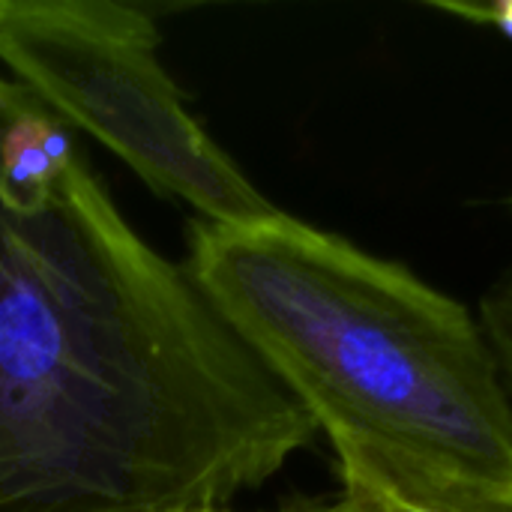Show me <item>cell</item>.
I'll return each instance as SVG.
<instances>
[{
    "instance_id": "6",
    "label": "cell",
    "mask_w": 512,
    "mask_h": 512,
    "mask_svg": "<svg viewBox=\"0 0 512 512\" xmlns=\"http://www.w3.org/2000/svg\"><path fill=\"white\" fill-rule=\"evenodd\" d=\"M267 512H339L336 498L333 501H321V498H294V501H285L282 507Z\"/></svg>"
},
{
    "instance_id": "3",
    "label": "cell",
    "mask_w": 512,
    "mask_h": 512,
    "mask_svg": "<svg viewBox=\"0 0 512 512\" xmlns=\"http://www.w3.org/2000/svg\"><path fill=\"white\" fill-rule=\"evenodd\" d=\"M156 21L111 0H0V69L69 132L210 225L279 207L192 114L159 57Z\"/></svg>"
},
{
    "instance_id": "2",
    "label": "cell",
    "mask_w": 512,
    "mask_h": 512,
    "mask_svg": "<svg viewBox=\"0 0 512 512\" xmlns=\"http://www.w3.org/2000/svg\"><path fill=\"white\" fill-rule=\"evenodd\" d=\"M186 270L330 444L510 477L512 399L459 300L282 210L192 225Z\"/></svg>"
},
{
    "instance_id": "1",
    "label": "cell",
    "mask_w": 512,
    "mask_h": 512,
    "mask_svg": "<svg viewBox=\"0 0 512 512\" xmlns=\"http://www.w3.org/2000/svg\"><path fill=\"white\" fill-rule=\"evenodd\" d=\"M315 435L0 72V512H228Z\"/></svg>"
},
{
    "instance_id": "4",
    "label": "cell",
    "mask_w": 512,
    "mask_h": 512,
    "mask_svg": "<svg viewBox=\"0 0 512 512\" xmlns=\"http://www.w3.org/2000/svg\"><path fill=\"white\" fill-rule=\"evenodd\" d=\"M339 512H512L510 477L432 468L369 444H333Z\"/></svg>"
},
{
    "instance_id": "5",
    "label": "cell",
    "mask_w": 512,
    "mask_h": 512,
    "mask_svg": "<svg viewBox=\"0 0 512 512\" xmlns=\"http://www.w3.org/2000/svg\"><path fill=\"white\" fill-rule=\"evenodd\" d=\"M435 9L453 12L459 18H471L477 24H489L512 39V0L507 3H435Z\"/></svg>"
}]
</instances>
